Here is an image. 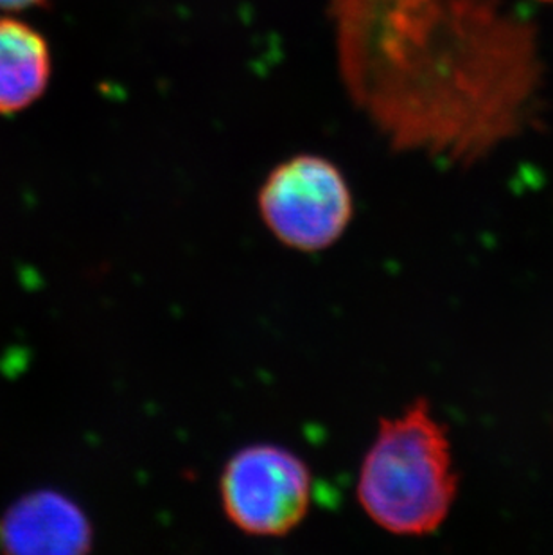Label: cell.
Instances as JSON below:
<instances>
[{"label":"cell","mask_w":553,"mask_h":555,"mask_svg":"<svg viewBox=\"0 0 553 555\" xmlns=\"http://www.w3.org/2000/svg\"><path fill=\"white\" fill-rule=\"evenodd\" d=\"M456 488L448 434L424 399L380 421L356 482V500L372 524L401 538L434 534Z\"/></svg>","instance_id":"obj_1"},{"label":"cell","mask_w":553,"mask_h":555,"mask_svg":"<svg viewBox=\"0 0 553 555\" xmlns=\"http://www.w3.org/2000/svg\"><path fill=\"white\" fill-rule=\"evenodd\" d=\"M257 210L276 242L317 254L344 237L355 218V196L338 166L306 153L270 171L257 194Z\"/></svg>","instance_id":"obj_2"},{"label":"cell","mask_w":553,"mask_h":555,"mask_svg":"<svg viewBox=\"0 0 553 555\" xmlns=\"http://www.w3.org/2000/svg\"><path fill=\"white\" fill-rule=\"evenodd\" d=\"M51 0H0V10L22 11L27 8H46Z\"/></svg>","instance_id":"obj_6"},{"label":"cell","mask_w":553,"mask_h":555,"mask_svg":"<svg viewBox=\"0 0 553 555\" xmlns=\"http://www.w3.org/2000/svg\"><path fill=\"white\" fill-rule=\"evenodd\" d=\"M51 76L46 38L13 18H0V114H15L43 94Z\"/></svg>","instance_id":"obj_5"},{"label":"cell","mask_w":553,"mask_h":555,"mask_svg":"<svg viewBox=\"0 0 553 555\" xmlns=\"http://www.w3.org/2000/svg\"><path fill=\"white\" fill-rule=\"evenodd\" d=\"M92 541V525L78 503L51 489L22 496L0 519L5 554H87Z\"/></svg>","instance_id":"obj_4"},{"label":"cell","mask_w":553,"mask_h":555,"mask_svg":"<svg viewBox=\"0 0 553 555\" xmlns=\"http://www.w3.org/2000/svg\"><path fill=\"white\" fill-rule=\"evenodd\" d=\"M308 462L279 444H250L224 462L220 500L230 525L252 538H284L308 518L313 502Z\"/></svg>","instance_id":"obj_3"}]
</instances>
